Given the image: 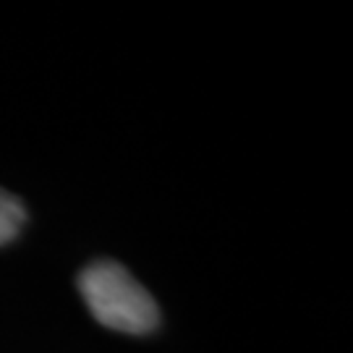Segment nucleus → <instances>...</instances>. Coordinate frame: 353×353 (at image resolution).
<instances>
[{"mask_svg": "<svg viewBox=\"0 0 353 353\" xmlns=\"http://www.w3.org/2000/svg\"><path fill=\"white\" fill-rule=\"evenodd\" d=\"M79 290L92 316L115 332L147 335L160 325L157 303L123 265L100 259L81 270Z\"/></svg>", "mask_w": 353, "mask_h": 353, "instance_id": "nucleus-1", "label": "nucleus"}, {"mask_svg": "<svg viewBox=\"0 0 353 353\" xmlns=\"http://www.w3.org/2000/svg\"><path fill=\"white\" fill-rule=\"evenodd\" d=\"M26 223V210L19 202V196H13L8 191L0 189V246H6L13 241Z\"/></svg>", "mask_w": 353, "mask_h": 353, "instance_id": "nucleus-2", "label": "nucleus"}]
</instances>
